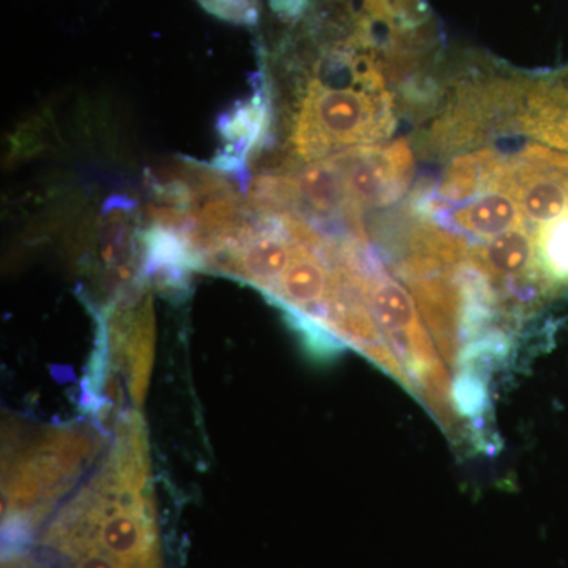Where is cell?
I'll use <instances>...</instances> for the list:
<instances>
[{
  "instance_id": "8",
  "label": "cell",
  "mask_w": 568,
  "mask_h": 568,
  "mask_svg": "<svg viewBox=\"0 0 568 568\" xmlns=\"http://www.w3.org/2000/svg\"><path fill=\"white\" fill-rule=\"evenodd\" d=\"M517 133L528 134L568 151V82L564 80H529L517 121Z\"/></svg>"
},
{
  "instance_id": "11",
  "label": "cell",
  "mask_w": 568,
  "mask_h": 568,
  "mask_svg": "<svg viewBox=\"0 0 568 568\" xmlns=\"http://www.w3.org/2000/svg\"><path fill=\"white\" fill-rule=\"evenodd\" d=\"M136 203L126 196H111L103 205L102 254L108 264L119 268V275L129 274L126 261L134 253V235H136Z\"/></svg>"
},
{
  "instance_id": "9",
  "label": "cell",
  "mask_w": 568,
  "mask_h": 568,
  "mask_svg": "<svg viewBox=\"0 0 568 568\" xmlns=\"http://www.w3.org/2000/svg\"><path fill=\"white\" fill-rule=\"evenodd\" d=\"M426 219L433 220L446 230L458 231L469 237L487 242L526 223L525 213L519 209L517 201L499 189H489L469 203L452 211L433 213Z\"/></svg>"
},
{
  "instance_id": "10",
  "label": "cell",
  "mask_w": 568,
  "mask_h": 568,
  "mask_svg": "<svg viewBox=\"0 0 568 568\" xmlns=\"http://www.w3.org/2000/svg\"><path fill=\"white\" fill-rule=\"evenodd\" d=\"M469 260L491 284L514 287L519 280L537 275L536 239L523 223L487 244L469 250Z\"/></svg>"
},
{
  "instance_id": "7",
  "label": "cell",
  "mask_w": 568,
  "mask_h": 568,
  "mask_svg": "<svg viewBox=\"0 0 568 568\" xmlns=\"http://www.w3.org/2000/svg\"><path fill=\"white\" fill-rule=\"evenodd\" d=\"M263 88L261 85L252 99L224 112L219 121L220 136L226 141V145L213 164L224 173L237 175L244 189L246 160L254 149L260 148L271 126V106Z\"/></svg>"
},
{
  "instance_id": "1",
  "label": "cell",
  "mask_w": 568,
  "mask_h": 568,
  "mask_svg": "<svg viewBox=\"0 0 568 568\" xmlns=\"http://www.w3.org/2000/svg\"><path fill=\"white\" fill-rule=\"evenodd\" d=\"M386 52L354 31L313 67L291 126L295 160L313 163L335 151L375 145L395 132Z\"/></svg>"
},
{
  "instance_id": "13",
  "label": "cell",
  "mask_w": 568,
  "mask_h": 568,
  "mask_svg": "<svg viewBox=\"0 0 568 568\" xmlns=\"http://www.w3.org/2000/svg\"><path fill=\"white\" fill-rule=\"evenodd\" d=\"M362 13L383 24L414 29L426 24L424 0H354Z\"/></svg>"
},
{
  "instance_id": "12",
  "label": "cell",
  "mask_w": 568,
  "mask_h": 568,
  "mask_svg": "<svg viewBox=\"0 0 568 568\" xmlns=\"http://www.w3.org/2000/svg\"><path fill=\"white\" fill-rule=\"evenodd\" d=\"M536 268L545 282L568 283V213L538 227Z\"/></svg>"
},
{
  "instance_id": "4",
  "label": "cell",
  "mask_w": 568,
  "mask_h": 568,
  "mask_svg": "<svg viewBox=\"0 0 568 568\" xmlns=\"http://www.w3.org/2000/svg\"><path fill=\"white\" fill-rule=\"evenodd\" d=\"M338 168L351 201L361 211L394 204L409 190L414 155L409 142L358 145L328 156Z\"/></svg>"
},
{
  "instance_id": "14",
  "label": "cell",
  "mask_w": 568,
  "mask_h": 568,
  "mask_svg": "<svg viewBox=\"0 0 568 568\" xmlns=\"http://www.w3.org/2000/svg\"><path fill=\"white\" fill-rule=\"evenodd\" d=\"M209 13L234 24L254 26L260 18L257 0H197Z\"/></svg>"
},
{
  "instance_id": "6",
  "label": "cell",
  "mask_w": 568,
  "mask_h": 568,
  "mask_svg": "<svg viewBox=\"0 0 568 568\" xmlns=\"http://www.w3.org/2000/svg\"><path fill=\"white\" fill-rule=\"evenodd\" d=\"M325 260V250L298 242L293 263L268 291L272 301L282 306L284 313H298L327 325V301L334 272L331 274Z\"/></svg>"
},
{
  "instance_id": "5",
  "label": "cell",
  "mask_w": 568,
  "mask_h": 568,
  "mask_svg": "<svg viewBox=\"0 0 568 568\" xmlns=\"http://www.w3.org/2000/svg\"><path fill=\"white\" fill-rule=\"evenodd\" d=\"M504 159L493 149L459 153L444 171L433 190H420L414 197L418 215L447 212L488 192Z\"/></svg>"
},
{
  "instance_id": "2",
  "label": "cell",
  "mask_w": 568,
  "mask_h": 568,
  "mask_svg": "<svg viewBox=\"0 0 568 568\" xmlns=\"http://www.w3.org/2000/svg\"><path fill=\"white\" fill-rule=\"evenodd\" d=\"M528 82L519 77L462 82L454 102L429 130L432 152L447 156L480 145L491 133H517Z\"/></svg>"
},
{
  "instance_id": "3",
  "label": "cell",
  "mask_w": 568,
  "mask_h": 568,
  "mask_svg": "<svg viewBox=\"0 0 568 568\" xmlns=\"http://www.w3.org/2000/svg\"><path fill=\"white\" fill-rule=\"evenodd\" d=\"M491 189L510 194L529 222H555L568 209V155L530 144L504 159Z\"/></svg>"
}]
</instances>
